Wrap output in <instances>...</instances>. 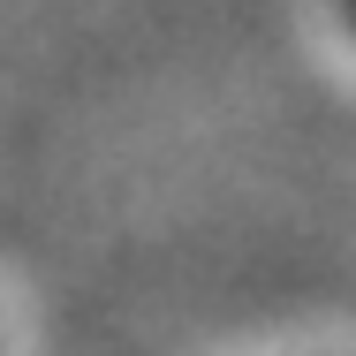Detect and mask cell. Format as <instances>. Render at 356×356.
I'll return each mask as SVG.
<instances>
[{
  "mask_svg": "<svg viewBox=\"0 0 356 356\" xmlns=\"http://www.w3.org/2000/svg\"><path fill=\"white\" fill-rule=\"evenodd\" d=\"M341 15H349V31H356V0H341Z\"/></svg>",
  "mask_w": 356,
  "mask_h": 356,
  "instance_id": "obj_1",
  "label": "cell"
}]
</instances>
